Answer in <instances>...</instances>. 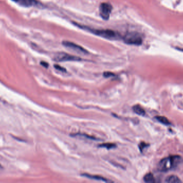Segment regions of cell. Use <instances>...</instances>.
I'll list each match as a JSON object with an SVG mask.
<instances>
[{
  "label": "cell",
  "instance_id": "1",
  "mask_svg": "<svg viewBox=\"0 0 183 183\" xmlns=\"http://www.w3.org/2000/svg\"><path fill=\"white\" fill-rule=\"evenodd\" d=\"M74 24L78 26V27L82 29L87 30L90 32L92 33L93 34L102 37L103 38L107 39L108 40H119L122 39V36L119 33L112 30H109V29L97 30V29H91L87 27H84L77 23H74Z\"/></svg>",
  "mask_w": 183,
  "mask_h": 183
},
{
  "label": "cell",
  "instance_id": "2",
  "mask_svg": "<svg viewBox=\"0 0 183 183\" xmlns=\"http://www.w3.org/2000/svg\"><path fill=\"white\" fill-rule=\"evenodd\" d=\"M182 162L181 157L177 155L171 156L163 159L159 163L158 170L162 172H166L174 169L178 166Z\"/></svg>",
  "mask_w": 183,
  "mask_h": 183
},
{
  "label": "cell",
  "instance_id": "3",
  "mask_svg": "<svg viewBox=\"0 0 183 183\" xmlns=\"http://www.w3.org/2000/svg\"><path fill=\"white\" fill-rule=\"evenodd\" d=\"M122 40L125 44L134 45H140L143 43V38L140 34L135 32L127 33L122 37Z\"/></svg>",
  "mask_w": 183,
  "mask_h": 183
},
{
  "label": "cell",
  "instance_id": "4",
  "mask_svg": "<svg viewBox=\"0 0 183 183\" xmlns=\"http://www.w3.org/2000/svg\"><path fill=\"white\" fill-rule=\"evenodd\" d=\"M113 10V6L109 3L103 2L100 5V15L104 20H108Z\"/></svg>",
  "mask_w": 183,
  "mask_h": 183
},
{
  "label": "cell",
  "instance_id": "5",
  "mask_svg": "<svg viewBox=\"0 0 183 183\" xmlns=\"http://www.w3.org/2000/svg\"><path fill=\"white\" fill-rule=\"evenodd\" d=\"M54 59L57 62L80 61L82 60L80 57L73 56L69 54L63 53V52H60L56 54Z\"/></svg>",
  "mask_w": 183,
  "mask_h": 183
},
{
  "label": "cell",
  "instance_id": "6",
  "mask_svg": "<svg viewBox=\"0 0 183 183\" xmlns=\"http://www.w3.org/2000/svg\"><path fill=\"white\" fill-rule=\"evenodd\" d=\"M62 45L63 46H65V47L76 52L77 53L83 54H87L88 53V51H87L86 49H85L84 47H82L79 45L75 44L74 42H70V41H67V40L63 41Z\"/></svg>",
  "mask_w": 183,
  "mask_h": 183
},
{
  "label": "cell",
  "instance_id": "7",
  "mask_svg": "<svg viewBox=\"0 0 183 183\" xmlns=\"http://www.w3.org/2000/svg\"><path fill=\"white\" fill-rule=\"evenodd\" d=\"M21 6L24 7H30L37 5L38 2L36 0H12Z\"/></svg>",
  "mask_w": 183,
  "mask_h": 183
},
{
  "label": "cell",
  "instance_id": "8",
  "mask_svg": "<svg viewBox=\"0 0 183 183\" xmlns=\"http://www.w3.org/2000/svg\"><path fill=\"white\" fill-rule=\"evenodd\" d=\"M82 176H84L85 177L88 178H90V179H94V180H96V181H105V182H108L109 181L107 178L103 177L102 176H100L92 175L88 174H82Z\"/></svg>",
  "mask_w": 183,
  "mask_h": 183
},
{
  "label": "cell",
  "instance_id": "9",
  "mask_svg": "<svg viewBox=\"0 0 183 183\" xmlns=\"http://www.w3.org/2000/svg\"><path fill=\"white\" fill-rule=\"evenodd\" d=\"M133 110L136 114L139 116H144L145 115V110L140 105H134L133 107Z\"/></svg>",
  "mask_w": 183,
  "mask_h": 183
},
{
  "label": "cell",
  "instance_id": "10",
  "mask_svg": "<svg viewBox=\"0 0 183 183\" xmlns=\"http://www.w3.org/2000/svg\"><path fill=\"white\" fill-rule=\"evenodd\" d=\"M166 181L167 183H181V181L176 176H171L166 179Z\"/></svg>",
  "mask_w": 183,
  "mask_h": 183
},
{
  "label": "cell",
  "instance_id": "11",
  "mask_svg": "<svg viewBox=\"0 0 183 183\" xmlns=\"http://www.w3.org/2000/svg\"><path fill=\"white\" fill-rule=\"evenodd\" d=\"M143 180L146 183H154L155 181L154 177L151 173L146 174L143 177Z\"/></svg>",
  "mask_w": 183,
  "mask_h": 183
},
{
  "label": "cell",
  "instance_id": "12",
  "mask_svg": "<svg viewBox=\"0 0 183 183\" xmlns=\"http://www.w3.org/2000/svg\"><path fill=\"white\" fill-rule=\"evenodd\" d=\"M99 147H101V148H107V149H111L116 148V145H115V143H102L101 145H100Z\"/></svg>",
  "mask_w": 183,
  "mask_h": 183
},
{
  "label": "cell",
  "instance_id": "13",
  "mask_svg": "<svg viewBox=\"0 0 183 183\" xmlns=\"http://www.w3.org/2000/svg\"><path fill=\"white\" fill-rule=\"evenodd\" d=\"M157 120H158L160 122H161L162 124H165V125H169L170 122L168 120V119L166 118L164 116H157Z\"/></svg>",
  "mask_w": 183,
  "mask_h": 183
},
{
  "label": "cell",
  "instance_id": "14",
  "mask_svg": "<svg viewBox=\"0 0 183 183\" xmlns=\"http://www.w3.org/2000/svg\"><path fill=\"white\" fill-rule=\"evenodd\" d=\"M73 136H82V137L84 136V137H86L87 139H96L95 137H92V136H88V135H85L84 134H73Z\"/></svg>",
  "mask_w": 183,
  "mask_h": 183
},
{
  "label": "cell",
  "instance_id": "15",
  "mask_svg": "<svg viewBox=\"0 0 183 183\" xmlns=\"http://www.w3.org/2000/svg\"><path fill=\"white\" fill-rule=\"evenodd\" d=\"M54 67H55V68L58 71H61V72H65L67 71L66 69L63 68V67H62V66L59 65H54Z\"/></svg>",
  "mask_w": 183,
  "mask_h": 183
},
{
  "label": "cell",
  "instance_id": "16",
  "mask_svg": "<svg viewBox=\"0 0 183 183\" xmlns=\"http://www.w3.org/2000/svg\"><path fill=\"white\" fill-rule=\"evenodd\" d=\"M114 74L110 72H106L103 73V77H114Z\"/></svg>",
  "mask_w": 183,
  "mask_h": 183
},
{
  "label": "cell",
  "instance_id": "17",
  "mask_svg": "<svg viewBox=\"0 0 183 183\" xmlns=\"http://www.w3.org/2000/svg\"><path fill=\"white\" fill-rule=\"evenodd\" d=\"M146 146H147V144H146L144 142H142V143H140L139 145V148L140 149V151H142Z\"/></svg>",
  "mask_w": 183,
  "mask_h": 183
},
{
  "label": "cell",
  "instance_id": "18",
  "mask_svg": "<svg viewBox=\"0 0 183 183\" xmlns=\"http://www.w3.org/2000/svg\"><path fill=\"white\" fill-rule=\"evenodd\" d=\"M41 65H42V66L46 67V68H48V66H49L48 63H47L46 62H43V61L41 62Z\"/></svg>",
  "mask_w": 183,
  "mask_h": 183
},
{
  "label": "cell",
  "instance_id": "19",
  "mask_svg": "<svg viewBox=\"0 0 183 183\" xmlns=\"http://www.w3.org/2000/svg\"><path fill=\"white\" fill-rule=\"evenodd\" d=\"M1 103H3V101H2L1 100V99H0V104H1Z\"/></svg>",
  "mask_w": 183,
  "mask_h": 183
}]
</instances>
